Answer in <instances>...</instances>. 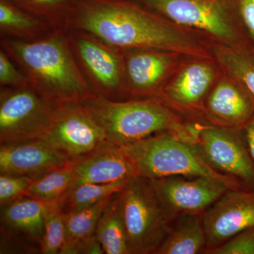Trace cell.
I'll use <instances>...</instances> for the list:
<instances>
[{"instance_id": "cell-1", "label": "cell", "mask_w": 254, "mask_h": 254, "mask_svg": "<svg viewBox=\"0 0 254 254\" xmlns=\"http://www.w3.org/2000/svg\"><path fill=\"white\" fill-rule=\"evenodd\" d=\"M88 33L119 52L155 50L195 54L194 42L138 4L123 0H78L66 31Z\"/></svg>"}, {"instance_id": "cell-2", "label": "cell", "mask_w": 254, "mask_h": 254, "mask_svg": "<svg viewBox=\"0 0 254 254\" xmlns=\"http://www.w3.org/2000/svg\"><path fill=\"white\" fill-rule=\"evenodd\" d=\"M0 43L27 76L30 86L52 103H81L95 94L76 59L66 30H54L33 41L1 38Z\"/></svg>"}, {"instance_id": "cell-3", "label": "cell", "mask_w": 254, "mask_h": 254, "mask_svg": "<svg viewBox=\"0 0 254 254\" xmlns=\"http://www.w3.org/2000/svg\"><path fill=\"white\" fill-rule=\"evenodd\" d=\"M81 103L103 128L106 141L120 147L161 132H181L188 124L158 98L117 100L93 94Z\"/></svg>"}, {"instance_id": "cell-4", "label": "cell", "mask_w": 254, "mask_h": 254, "mask_svg": "<svg viewBox=\"0 0 254 254\" xmlns=\"http://www.w3.org/2000/svg\"><path fill=\"white\" fill-rule=\"evenodd\" d=\"M186 128L181 132H161L121 147L138 176L149 180L177 175L204 176L220 180L231 190H245L209 166L187 136Z\"/></svg>"}, {"instance_id": "cell-5", "label": "cell", "mask_w": 254, "mask_h": 254, "mask_svg": "<svg viewBox=\"0 0 254 254\" xmlns=\"http://www.w3.org/2000/svg\"><path fill=\"white\" fill-rule=\"evenodd\" d=\"M129 254H155L174 220L151 180L136 176L120 192Z\"/></svg>"}, {"instance_id": "cell-6", "label": "cell", "mask_w": 254, "mask_h": 254, "mask_svg": "<svg viewBox=\"0 0 254 254\" xmlns=\"http://www.w3.org/2000/svg\"><path fill=\"white\" fill-rule=\"evenodd\" d=\"M190 138L210 168L254 190V162L242 130L190 123Z\"/></svg>"}, {"instance_id": "cell-7", "label": "cell", "mask_w": 254, "mask_h": 254, "mask_svg": "<svg viewBox=\"0 0 254 254\" xmlns=\"http://www.w3.org/2000/svg\"><path fill=\"white\" fill-rule=\"evenodd\" d=\"M57 105L31 86L0 87V143L41 139L49 129Z\"/></svg>"}, {"instance_id": "cell-8", "label": "cell", "mask_w": 254, "mask_h": 254, "mask_svg": "<svg viewBox=\"0 0 254 254\" xmlns=\"http://www.w3.org/2000/svg\"><path fill=\"white\" fill-rule=\"evenodd\" d=\"M66 31L78 64L95 94L121 100L127 93L121 52L84 32Z\"/></svg>"}, {"instance_id": "cell-9", "label": "cell", "mask_w": 254, "mask_h": 254, "mask_svg": "<svg viewBox=\"0 0 254 254\" xmlns=\"http://www.w3.org/2000/svg\"><path fill=\"white\" fill-rule=\"evenodd\" d=\"M41 140L71 159L84 156L108 142L91 112L75 102L57 105L49 129Z\"/></svg>"}, {"instance_id": "cell-10", "label": "cell", "mask_w": 254, "mask_h": 254, "mask_svg": "<svg viewBox=\"0 0 254 254\" xmlns=\"http://www.w3.org/2000/svg\"><path fill=\"white\" fill-rule=\"evenodd\" d=\"M145 9L174 22L202 30L219 39L237 42L238 33L230 22L222 0H134Z\"/></svg>"}, {"instance_id": "cell-11", "label": "cell", "mask_w": 254, "mask_h": 254, "mask_svg": "<svg viewBox=\"0 0 254 254\" xmlns=\"http://www.w3.org/2000/svg\"><path fill=\"white\" fill-rule=\"evenodd\" d=\"M151 180L160 201L176 218L182 213L203 214L230 187L204 176H170Z\"/></svg>"}, {"instance_id": "cell-12", "label": "cell", "mask_w": 254, "mask_h": 254, "mask_svg": "<svg viewBox=\"0 0 254 254\" xmlns=\"http://www.w3.org/2000/svg\"><path fill=\"white\" fill-rule=\"evenodd\" d=\"M203 219L205 250L225 243L254 226V190H229L203 213Z\"/></svg>"}, {"instance_id": "cell-13", "label": "cell", "mask_w": 254, "mask_h": 254, "mask_svg": "<svg viewBox=\"0 0 254 254\" xmlns=\"http://www.w3.org/2000/svg\"><path fill=\"white\" fill-rule=\"evenodd\" d=\"M71 160L41 139L0 145V174L36 179L65 166Z\"/></svg>"}, {"instance_id": "cell-14", "label": "cell", "mask_w": 254, "mask_h": 254, "mask_svg": "<svg viewBox=\"0 0 254 254\" xmlns=\"http://www.w3.org/2000/svg\"><path fill=\"white\" fill-rule=\"evenodd\" d=\"M74 160V180L71 189L83 184L128 182L138 176L131 159L122 147L108 142Z\"/></svg>"}, {"instance_id": "cell-15", "label": "cell", "mask_w": 254, "mask_h": 254, "mask_svg": "<svg viewBox=\"0 0 254 254\" xmlns=\"http://www.w3.org/2000/svg\"><path fill=\"white\" fill-rule=\"evenodd\" d=\"M211 125L242 130L254 116V96L241 83L221 81L203 103Z\"/></svg>"}, {"instance_id": "cell-16", "label": "cell", "mask_w": 254, "mask_h": 254, "mask_svg": "<svg viewBox=\"0 0 254 254\" xmlns=\"http://www.w3.org/2000/svg\"><path fill=\"white\" fill-rule=\"evenodd\" d=\"M165 51L134 50L121 52L126 92L131 95H150L158 88L173 64Z\"/></svg>"}, {"instance_id": "cell-17", "label": "cell", "mask_w": 254, "mask_h": 254, "mask_svg": "<svg viewBox=\"0 0 254 254\" xmlns=\"http://www.w3.org/2000/svg\"><path fill=\"white\" fill-rule=\"evenodd\" d=\"M58 203H48L26 196L14 200L1 207V226L22 235L40 247L47 215Z\"/></svg>"}, {"instance_id": "cell-18", "label": "cell", "mask_w": 254, "mask_h": 254, "mask_svg": "<svg viewBox=\"0 0 254 254\" xmlns=\"http://www.w3.org/2000/svg\"><path fill=\"white\" fill-rule=\"evenodd\" d=\"M213 78V68L208 64L189 65L165 88L163 93L165 101L177 108L198 110L203 105Z\"/></svg>"}, {"instance_id": "cell-19", "label": "cell", "mask_w": 254, "mask_h": 254, "mask_svg": "<svg viewBox=\"0 0 254 254\" xmlns=\"http://www.w3.org/2000/svg\"><path fill=\"white\" fill-rule=\"evenodd\" d=\"M203 215H177L155 254H203L207 248V239Z\"/></svg>"}, {"instance_id": "cell-20", "label": "cell", "mask_w": 254, "mask_h": 254, "mask_svg": "<svg viewBox=\"0 0 254 254\" xmlns=\"http://www.w3.org/2000/svg\"><path fill=\"white\" fill-rule=\"evenodd\" d=\"M53 28L10 0H0L1 38L33 41L48 36Z\"/></svg>"}, {"instance_id": "cell-21", "label": "cell", "mask_w": 254, "mask_h": 254, "mask_svg": "<svg viewBox=\"0 0 254 254\" xmlns=\"http://www.w3.org/2000/svg\"><path fill=\"white\" fill-rule=\"evenodd\" d=\"M120 192L110 197L95 230L106 254H129Z\"/></svg>"}, {"instance_id": "cell-22", "label": "cell", "mask_w": 254, "mask_h": 254, "mask_svg": "<svg viewBox=\"0 0 254 254\" xmlns=\"http://www.w3.org/2000/svg\"><path fill=\"white\" fill-rule=\"evenodd\" d=\"M74 170L75 160L72 159L65 166L34 179L28 189L27 197L48 203H62L72 187Z\"/></svg>"}, {"instance_id": "cell-23", "label": "cell", "mask_w": 254, "mask_h": 254, "mask_svg": "<svg viewBox=\"0 0 254 254\" xmlns=\"http://www.w3.org/2000/svg\"><path fill=\"white\" fill-rule=\"evenodd\" d=\"M127 183L128 182L83 184L73 187L68 190L62 201L64 213L78 211L96 204L121 191Z\"/></svg>"}, {"instance_id": "cell-24", "label": "cell", "mask_w": 254, "mask_h": 254, "mask_svg": "<svg viewBox=\"0 0 254 254\" xmlns=\"http://www.w3.org/2000/svg\"><path fill=\"white\" fill-rule=\"evenodd\" d=\"M46 21L53 30H66L68 18L78 0H10Z\"/></svg>"}, {"instance_id": "cell-25", "label": "cell", "mask_w": 254, "mask_h": 254, "mask_svg": "<svg viewBox=\"0 0 254 254\" xmlns=\"http://www.w3.org/2000/svg\"><path fill=\"white\" fill-rule=\"evenodd\" d=\"M217 58L232 77L254 96V49L244 48L216 50Z\"/></svg>"}, {"instance_id": "cell-26", "label": "cell", "mask_w": 254, "mask_h": 254, "mask_svg": "<svg viewBox=\"0 0 254 254\" xmlns=\"http://www.w3.org/2000/svg\"><path fill=\"white\" fill-rule=\"evenodd\" d=\"M110 198L78 211L64 213L66 240L64 246L95 235L98 222Z\"/></svg>"}, {"instance_id": "cell-27", "label": "cell", "mask_w": 254, "mask_h": 254, "mask_svg": "<svg viewBox=\"0 0 254 254\" xmlns=\"http://www.w3.org/2000/svg\"><path fill=\"white\" fill-rule=\"evenodd\" d=\"M66 240L64 213L61 203H56L48 212L40 249L43 254H60Z\"/></svg>"}, {"instance_id": "cell-28", "label": "cell", "mask_w": 254, "mask_h": 254, "mask_svg": "<svg viewBox=\"0 0 254 254\" xmlns=\"http://www.w3.org/2000/svg\"><path fill=\"white\" fill-rule=\"evenodd\" d=\"M34 178L21 175L0 174V206L27 197L28 189Z\"/></svg>"}, {"instance_id": "cell-29", "label": "cell", "mask_w": 254, "mask_h": 254, "mask_svg": "<svg viewBox=\"0 0 254 254\" xmlns=\"http://www.w3.org/2000/svg\"><path fill=\"white\" fill-rule=\"evenodd\" d=\"M203 254H254V226L242 230L225 243Z\"/></svg>"}, {"instance_id": "cell-30", "label": "cell", "mask_w": 254, "mask_h": 254, "mask_svg": "<svg viewBox=\"0 0 254 254\" xmlns=\"http://www.w3.org/2000/svg\"><path fill=\"white\" fill-rule=\"evenodd\" d=\"M0 86L21 88L30 86L29 80L3 49H0Z\"/></svg>"}, {"instance_id": "cell-31", "label": "cell", "mask_w": 254, "mask_h": 254, "mask_svg": "<svg viewBox=\"0 0 254 254\" xmlns=\"http://www.w3.org/2000/svg\"><path fill=\"white\" fill-rule=\"evenodd\" d=\"M105 254L103 247L95 235L64 246L60 254Z\"/></svg>"}, {"instance_id": "cell-32", "label": "cell", "mask_w": 254, "mask_h": 254, "mask_svg": "<svg viewBox=\"0 0 254 254\" xmlns=\"http://www.w3.org/2000/svg\"><path fill=\"white\" fill-rule=\"evenodd\" d=\"M241 19L254 49V0H237Z\"/></svg>"}, {"instance_id": "cell-33", "label": "cell", "mask_w": 254, "mask_h": 254, "mask_svg": "<svg viewBox=\"0 0 254 254\" xmlns=\"http://www.w3.org/2000/svg\"><path fill=\"white\" fill-rule=\"evenodd\" d=\"M249 151L254 162V116L242 130Z\"/></svg>"}]
</instances>
